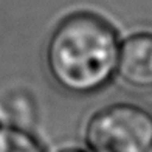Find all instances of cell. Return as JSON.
<instances>
[{"label": "cell", "instance_id": "3957f363", "mask_svg": "<svg viewBox=\"0 0 152 152\" xmlns=\"http://www.w3.org/2000/svg\"><path fill=\"white\" fill-rule=\"evenodd\" d=\"M135 90H152V30L130 33L120 42L116 73Z\"/></svg>", "mask_w": 152, "mask_h": 152}, {"label": "cell", "instance_id": "7a4b0ae2", "mask_svg": "<svg viewBox=\"0 0 152 152\" xmlns=\"http://www.w3.org/2000/svg\"><path fill=\"white\" fill-rule=\"evenodd\" d=\"M86 140L93 152H148L152 113L135 102L109 104L88 120Z\"/></svg>", "mask_w": 152, "mask_h": 152}, {"label": "cell", "instance_id": "8992f818", "mask_svg": "<svg viewBox=\"0 0 152 152\" xmlns=\"http://www.w3.org/2000/svg\"><path fill=\"white\" fill-rule=\"evenodd\" d=\"M148 152H152V148H151V149H149V151H148Z\"/></svg>", "mask_w": 152, "mask_h": 152}, {"label": "cell", "instance_id": "277c9868", "mask_svg": "<svg viewBox=\"0 0 152 152\" xmlns=\"http://www.w3.org/2000/svg\"><path fill=\"white\" fill-rule=\"evenodd\" d=\"M0 152H44V149L26 130L0 126Z\"/></svg>", "mask_w": 152, "mask_h": 152}, {"label": "cell", "instance_id": "6da1fadb", "mask_svg": "<svg viewBox=\"0 0 152 152\" xmlns=\"http://www.w3.org/2000/svg\"><path fill=\"white\" fill-rule=\"evenodd\" d=\"M118 34L102 17L78 12L51 34L47 62L53 79L72 93H93L116 73Z\"/></svg>", "mask_w": 152, "mask_h": 152}, {"label": "cell", "instance_id": "5b68a950", "mask_svg": "<svg viewBox=\"0 0 152 152\" xmlns=\"http://www.w3.org/2000/svg\"><path fill=\"white\" fill-rule=\"evenodd\" d=\"M59 152H87V151H82V149H76V148H70V149H62Z\"/></svg>", "mask_w": 152, "mask_h": 152}]
</instances>
